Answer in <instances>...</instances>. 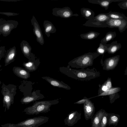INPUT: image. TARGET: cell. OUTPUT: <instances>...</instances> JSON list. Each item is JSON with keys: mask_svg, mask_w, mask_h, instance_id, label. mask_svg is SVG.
<instances>
[{"mask_svg": "<svg viewBox=\"0 0 127 127\" xmlns=\"http://www.w3.org/2000/svg\"><path fill=\"white\" fill-rule=\"evenodd\" d=\"M31 22L33 27V31L36 36V40L41 45H42L44 43L43 35L39 25L34 16L31 19Z\"/></svg>", "mask_w": 127, "mask_h": 127, "instance_id": "30bf717a", "label": "cell"}, {"mask_svg": "<svg viewBox=\"0 0 127 127\" xmlns=\"http://www.w3.org/2000/svg\"><path fill=\"white\" fill-rule=\"evenodd\" d=\"M120 119L119 115L114 113H108L107 125L109 126L112 125L115 127L118 125Z\"/></svg>", "mask_w": 127, "mask_h": 127, "instance_id": "603a6c76", "label": "cell"}, {"mask_svg": "<svg viewBox=\"0 0 127 127\" xmlns=\"http://www.w3.org/2000/svg\"><path fill=\"white\" fill-rule=\"evenodd\" d=\"M99 34L100 33L98 32L91 31L85 33L81 34L80 36L83 39L92 40L97 37Z\"/></svg>", "mask_w": 127, "mask_h": 127, "instance_id": "4316f807", "label": "cell"}, {"mask_svg": "<svg viewBox=\"0 0 127 127\" xmlns=\"http://www.w3.org/2000/svg\"><path fill=\"white\" fill-rule=\"evenodd\" d=\"M110 18L114 19H122L127 21V17L123 14L119 12L110 11L106 13Z\"/></svg>", "mask_w": 127, "mask_h": 127, "instance_id": "484cf974", "label": "cell"}, {"mask_svg": "<svg viewBox=\"0 0 127 127\" xmlns=\"http://www.w3.org/2000/svg\"><path fill=\"white\" fill-rule=\"evenodd\" d=\"M14 73L17 77L24 79H27L30 76L29 72L26 69L19 66H14L12 69Z\"/></svg>", "mask_w": 127, "mask_h": 127, "instance_id": "ffe728a7", "label": "cell"}, {"mask_svg": "<svg viewBox=\"0 0 127 127\" xmlns=\"http://www.w3.org/2000/svg\"><path fill=\"white\" fill-rule=\"evenodd\" d=\"M44 32L48 37L50 36V34L56 32L57 30L53 24L51 22L45 20L43 23Z\"/></svg>", "mask_w": 127, "mask_h": 127, "instance_id": "7402d4cb", "label": "cell"}, {"mask_svg": "<svg viewBox=\"0 0 127 127\" xmlns=\"http://www.w3.org/2000/svg\"><path fill=\"white\" fill-rule=\"evenodd\" d=\"M49 118L40 116L27 119L16 124L7 123L1 125L2 127H38L48 121Z\"/></svg>", "mask_w": 127, "mask_h": 127, "instance_id": "5b68a950", "label": "cell"}, {"mask_svg": "<svg viewBox=\"0 0 127 127\" xmlns=\"http://www.w3.org/2000/svg\"><path fill=\"white\" fill-rule=\"evenodd\" d=\"M116 35L115 32H109L106 33L104 37L101 39V43L103 44H106L108 42L115 38Z\"/></svg>", "mask_w": 127, "mask_h": 127, "instance_id": "83f0119b", "label": "cell"}, {"mask_svg": "<svg viewBox=\"0 0 127 127\" xmlns=\"http://www.w3.org/2000/svg\"><path fill=\"white\" fill-rule=\"evenodd\" d=\"M99 55L96 52H89L74 59L68 63V64L72 67L84 69L92 65L94 59Z\"/></svg>", "mask_w": 127, "mask_h": 127, "instance_id": "3957f363", "label": "cell"}, {"mask_svg": "<svg viewBox=\"0 0 127 127\" xmlns=\"http://www.w3.org/2000/svg\"><path fill=\"white\" fill-rule=\"evenodd\" d=\"M119 59V55L106 59L104 62L103 69L107 70L113 69L117 65Z\"/></svg>", "mask_w": 127, "mask_h": 127, "instance_id": "5bb4252c", "label": "cell"}, {"mask_svg": "<svg viewBox=\"0 0 127 127\" xmlns=\"http://www.w3.org/2000/svg\"><path fill=\"white\" fill-rule=\"evenodd\" d=\"M124 0H88V1L90 3L99 5L100 6L107 10L109 5L113 2L121 1Z\"/></svg>", "mask_w": 127, "mask_h": 127, "instance_id": "44dd1931", "label": "cell"}, {"mask_svg": "<svg viewBox=\"0 0 127 127\" xmlns=\"http://www.w3.org/2000/svg\"><path fill=\"white\" fill-rule=\"evenodd\" d=\"M16 54V48L15 46L10 48L7 50L4 59L5 66L9 64L14 61Z\"/></svg>", "mask_w": 127, "mask_h": 127, "instance_id": "e0dca14e", "label": "cell"}, {"mask_svg": "<svg viewBox=\"0 0 127 127\" xmlns=\"http://www.w3.org/2000/svg\"><path fill=\"white\" fill-rule=\"evenodd\" d=\"M107 48V52L109 54H113L120 50L122 47L120 43H118L117 41H113L110 44H106Z\"/></svg>", "mask_w": 127, "mask_h": 127, "instance_id": "cb8c5ba5", "label": "cell"}, {"mask_svg": "<svg viewBox=\"0 0 127 127\" xmlns=\"http://www.w3.org/2000/svg\"><path fill=\"white\" fill-rule=\"evenodd\" d=\"M5 50L4 46H1L0 47V61L4 55ZM1 67V65L0 64V68Z\"/></svg>", "mask_w": 127, "mask_h": 127, "instance_id": "e575fe53", "label": "cell"}, {"mask_svg": "<svg viewBox=\"0 0 127 127\" xmlns=\"http://www.w3.org/2000/svg\"><path fill=\"white\" fill-rule=\"evenodd\" d=\"M1 34V33L0 32V35Z\"/></svg>", "mask_w": 127, "mask_h": 127, "instance_id": "ab89813d", "label": "cell"}, {"mask_svg": "<svg viewBox=\"0 0 127 127\" xmlns=\"http://www.w3.org/2000/svg\"><path fill=\"white\" fill-rule=\"evenodd\" d=\"M44 97V95L41 93L40 90H36L34 91L31 95L24 96L21 99L20 102L22 104H26Z\"/></svg>", "mask_w": 127, "mask_h": 127, "instance_id": "4fadbf2b", "label": "cell"}, {"mask_svg": "<svg viewBox=\"0 0 127 127\" xmlns=\"http://www.w3.org/2000/svg\"><path fill=\"white\" fill-rule=\"evenodd\" d=\"M1 82L0 81V85L1 84Z\"/></svg>", "mask_w": 127, "mask_h": 127, "instance_id": "74e56055", "label": "cell"}, {"mask_svg": "<svg viewBox=\"0 0 127 127\" xmlns=\"http://www.w3.org/2000/svg\"><path fill=\"white\" fill-rule=\"evenodd\" d=\"M52 14L56 16L64 18H69L73 16H78L77 14H73L70 7H65L62 8H55L52 9Z\"/></svg>", "mask_w": 127, "mask_h": 127, "instance_id": "9c48e42d", "label": "cell"}, {"mask_svg": "<svg viewBox=\"0 0 127 127\" xmlns=\"http://www.w3.org/2000/svg\"><path fill=\"white\" fill-rule=\"evenodd\" d=\"M105 111L102 109L97 112L91 119V127H100L102 116Z\"/></svg>", "mask_w": 127, "mask_h": 127, "instance_id": "ac0fdd59", "label": "cell"}, {"mask_svg": "<svg viewBox=\"0 0 127 127\" xmlns=\"http://www.w3.org/2000/svg\"><path fill=\"white\" fill-rule=\"evenodd\" d=\"M18 25V22L13 20L0 21V32L3 36L9 35L13 29L16 28Z\"/></svg>", "mask_w": 127, "mask_h": 127, "instance_id": "52a82bcc", "label": "cell"}, {"mask_svg": "<svg viewBox=\"0 0 127 127\" xmlns=\"http://www.w3.org/2000/svg\"><path fill=\"white\" fill-rule=\"evenodd\" d=\"M120 90L121 88L119 87H116L111 88L101 93L97 96L90 98H89L90 99L91 98L97 96H104L108 95H110L119 92L120 91Z\"/></svg>", "mask_w": 127, "mask_h": 127, "instance_id": "f1b7e54d", "label": "cell"}, {"mask_svg": "<svg viewBox=\"0 0 127 127\" xmlns=\"http://www.w3.org/2000/svg\"><path fill=\"white\" fill-rule=\"evenodd\" d=\"M59 102L58 99L51 100L35 101L33 105L26 108L23 112L29 115H37L40 113H46L50 111V107Z\"/></svg>", "mask_w": 127, "mask_h": 127, "instance_id": "7a4b0ae2", "label": "cell"}, {"mask_svg": "<svg viewBox=\"0 0 127 127\" xmlns=\"http://www.w3.org/2000/svg\"><path fill=\"white\" fill-rule=\"evenodd\" d=\"M1 88V93L3 96V106L5 107V112L6 109L8 110L11 105L14 103V97L16 93L17 86L13 84L6 85L3 83Z\"/></svg>", "mask_w": 127, "mask_h": 127, "instance_id": "277c9868", "label": "cell"}, {"mask_svg": "<svg viewBox=\"0 0 127 127\" xmlns=\"http://www.w3.org/2000/svg\"><path fill=\"white\" fill-rule=\"evenodd\" d=\"M120 7L124 9H127V0H124L118 4Z\"/></svg>", "mask_w": 127, "mask_h": 127, "instance_id": "1f68e13d", "label": "cell"}, {"mask_svg": "<svg viewBox=\"0 0 127 127\" xmlns=\"http://www.w3.org/2000/svg\"><path fill=\"white\" fill-rule=\"evenodd\" d=\"M83 110L85 120H88L91 119L94 116L95 108L94 103L89 99L84 103Z\"/></svg>", "mask_w": 127, "mask_h": 127, "instance_id": "7c38bea8", "label": "cell"}, {"mask_svg": "<svg viewBox=\"0 0 127 127\" xmlns=\"http://www.w3.org/2000/svg\"><path fill=\"white\" fill-rule=\"evenodd\" d=\"M80 11L82 16L85 18L90 20L95 16V13L90 8L83 7L81 8Z\"/></svg>", "mask_w": 127, "mask_h": 127, "instance_id": "d4e9b609", "label": "cell"}, {"mask_svg": "<svg viewBox=\"0 0 127 127\" xmlns=\"http://www.w3.org/2000/svg\"><path fill=\"white\" fill-rule=\"evenodd\" d=\"M22 52L24 56L30 61L32 59L33 55L31 52L32 48L29 43L26 41L23 40L20 43Z\"/></svg>", "mask_w": 127, "mask_h": 127, "instance_id": "2e32d148", "label": "cell"}, {"mask_svg": "<svg viewBox=\"0 0 127 127\" xmlns=\"http://www.w3.org/2000/svg\"><path fill=\"white\" fill-rule=\"evenodd\" d=\"M42 78L45 80L54 87L63 88L67 90H69L71 89L69 86L62 81H60L48 76H43Z\"/></svg>", "mask_w": 127, "mask_h": 127, "instance_id": "9a60e30c", "label": "cell"}, {"mask_svg": "<svg viewBox=\"0 0 127 127\" xmlns=\"http://www.w3.org/2000/svg\"><path fill=\"white\" fill-rule=\"evenodd\" d=\"M81 113L77 111H72L68 115L64 120L65 125L72 126L76 124L81 118Z\"/></svg>", "mask_w": 127, "mask_h": 127, "instance_id": "8fae6325", "label": "cell"}, {"mask_svg": "<svg viewBox=\"0 0 127 127\" xmlns=\"http://www.w3.org/2000/svg\"><path fill=\"white\" fill-rule=\"evenodd\" d=\"M106 24L107 27L109 28H118L119 31L122 33L127 28V21L110 18L106 21Z\"/></svg>", "mask_w": 127, "mask_h": 127, "instance_id": "ba28073f", "label": "cell"}, {"mask_svg": "<svg viewBox=\"0 0 127 127\" xmlns=\"http://www.w3.org/2000/svg\"><path fill=\"white\" fill-rule=\"evenodd\" d=\"M105 85L107 88V90L111 88L112 87V83L110 78L108 79V80L104 83Z\"/></svg>", "mask_w": 127, "mask_h": 127, "instance_id": "836d02e7", "label": "cell"}, {"mask_svg": "<svg viewBox=\"0 0 127 127\" xmlns=\"http://www.w3.org/2000/svg\"><path fill=\"white\" fill-rule=\"evenodd\" d=\"M1 20H2V19H1L0 18V21H1Z\"/></svg>", "mask_w": 127, "mask_h": 127, "instance_id": "f35d334b", "label": "cell"}, {"mask_svg": "<svg viewBox=\"0 0 127 127\" xmlns=\"http://www.w3.org/2000/svg\"><path fill=\"white\" fill-rule=\"evenodd\" d=\"M59 70L61 73L68 77L81 81L89 80L100 75L99 72L94 68L77 70L70 68L68 65L66 67H60Z\"/></svg>", "mask_w": 127, "mask_h": 127, "instance_id": "6da1fadb", "label": "cell"}, {"mask_svg": "<svg viewBox=\"0 0 127 127\" xmlns=\"http://www.w3.org/2000/svg\"><path fill=\"white\" fill-rule=\"evenodd\" d=\"M108 113L105 111L104 113L101 121L100 127H106L107 125Z\"/></svg>", "mask_w": 127, "mask_h": 127, "instance_id": "4dcf8cb0", "label": "cell"}, {"mask_svg": "<svg viewBox=\"0 0 127 127\" xmlns=\"http://www.w3.org/2000/svg\"><path fill=\"white\" fill-rule=\"evenodd\" d=\"M107 90V87L104 84L101 87V90L103 92Z\"/></svg>", "mask_w": 127, "mask_h": 127, "instance_id": "8d00e7d4", "label": "cell"}, {"mask_svg": "<svg viewBox=\"0 0 127 127\" xmlns=\"http://www.w3.org/2000/svg\"><path fill=\"white\" fill-rule=\"evenodd\" d=\"M106 52H107V48L106 44H103L100 42L99 47L97 49L96 53L100 55H103Z\"/></svg>", "mask_w": 127, "mask_h": 127, "instance_id": "f546056e", "label": "cell"}, {"mask_svg": "<svg viewBox=\"0 0 127 127\" xmlns=\"http://www.w3.org/2000/svg\"><path fill=\"white\" fill-rule=\"evenodd\" d=\"M89 99V98H87L86 97H85L84 98L74 103V104H84L86 101Z\"/></svg>", "mask_w": 127, "mask_h": 127, "instance_id": "d590c367", "label": "cell"}, {"mask_svg": "<svg viewBox=\"0 0 127 127\" xmlns=\"http://www.w3.org/2000/svg\"><path fill=\"white\" fill-rule=\"evenodd\" d=\"M110 18L105 13H100L90 20H87L83 25L85 26L106 28V21Z\"/></svg>", "mask_w": 127, "mask_h": 127, "instance_id": "8992f818", "label": "cell"}, {"mask_svg": "<svg viewBox=\"0 0 127 127\" xmlns=\"http://www.w3.org/2000/svg\"><path fill=\"white\" fill-rule=\"evenodd\" d=\"M0 14L8 16H13L17 15L19 14L17 13L10 12H0Z\"/></svg>", "mask_w": 127, "mask_h": 127, "instance_id": "d6a6232c", "label": "cell"}, {"mask_svg": "<svg viewBox=\"0 0 127 127\" xmlns=\"http://www.w3.org/2000/svg\"><path fill=\"white\" fill-rule=\"evenodd\" d=\"M40 63L39 61L35 60V56H34L32 60L27 63H24L23 65L28 72H32L36 70L39 64L37 63Z\"/></svg>", "mask_w": 127, "mask_h": 127, "instance_id": "d6986e66", "label": "cell"}, {"mask_svg": "<svg viewBox=\"0 0 127 127\" xmlns=\"http://www.w3.org/2000/svg\"></svg>", "mask_w": 127, "mask_h": 127, "instance_id": "60d3db41", "label": "cell"}]
</instances>
